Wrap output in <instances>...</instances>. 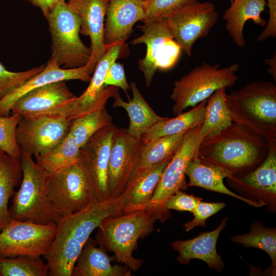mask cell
Listing matches in <instances>:
<instances>
[{"instance_id":"cell-20","label":"cell","mask_w":276,"mask_h":276,"mask_svg":"<svg viewBox=\"0 0 276 276\" xmlns=\"http://www.w3.org/2000/svg\"><path fill=\"white\" fill-rule=\"evenodd\" d=\"M91 78L87 65L62 68L49 59L44 69L0 100V116L9 117L14 103L28 92L45 85L61 81L80 80L89 82Z\"/></svg>"},{"instance_id":"cell-17","label":"cell","mask_w":276,"mask_h":276,"mask_svg":"<svg viewBox=\"0 0 276 276\" xmlns=\"http://www.w3.org/2000/svg\"><path fill=\"white\" fill-rule=\"evenodd\" d=\"M109 2V0H68L67 3L80 19V34L90 39L91 54L86 65L90 75L111 44H106L104 37L105 18Z\"/></svg>"},{"instance_id":"cell-43","label":"cell","mask_w":276,"mask_h":276,"mask_svg":"<svg viewBox=\"0 0 276 276\" xmlns=\"http://www.w3.org/2000/svg\"><path fill=\"white\" fill-rule=\"evenodd\" d=\"M33 6L39 8L46 17L55 6L59 3L65 2V0H27Z\"/></svg>"},{"instance_id":"cell-22","label":"cell","mask_w":276,"mask_h":276,"mask_svg":"<svg viewBox=\"0 0 276 276\" xmlns=\"http://www.w3.org/2000/svg\"><path fill=\"white\" fill-rule=\"evenodd\" d=\"M228 219L224 218L218 227L212 231L201 232L190 240L172 242V248L178 253L177 261L182 265H188L192 259H199L204 261L210 268L222 272L224 264L221 256L217 252L216 243Z\"/></svg>"},{"instance_id":"cell-8","label":"cell","mask_w":276,"mask_h":276,"mask_svg":"<svg viewBox=\"0 0 276 276\" xmlns=\"http://www.w3.org/2000/svg\"><path fill=\"white\" fill-rule=\"evenodd\" d=\"M127 49V44L124 41L111 44L98 62L89 85L84 91L73 101L44 115L61 116L72 121L106 108L108 100L113 98L119 90V88L116 86H104L106 73L113 62L128 55Z\"/></svg>"},{"instance_id":"cell-35","label":"cell","mask_w":276,"mask_h":276,"mask_svg":"<svg viewBox=\"0 0 276 276\" xmlns=\"http://www.w3.org/2000/svg\"><path fill=\"white\" fill-rule=\"evenodd\" d=\"M49 269L40 257H0V276H47Z\"/></svg>"},{"instance_id":"cell-15","label":"cell","mask_w":276,"mask_h":276,"mask_svg":"<svg viewBox=\"0 0 276 276\" xmlns=\"http://www.w3.org/2000/svg\"><path fill=\"white\" fill-rule=\"evenodd\" d=\"M47 191L49 202L59 218L79 212L93 202L85 177L77 163L50 175Z\"/></svg>"},{"instance_id":"cell-18","label":"cell","mask_w":276,"mask_h":276,"mask_svg":"<svg viewBox=\"0 0 276 276\" xmlns=\"http://www.w3.org/2000/svg\"><path fill=\"white\" fill-rule=\"evenodd\" d=\"M77 98L65 81L50 83L35 88L19 99L11 108V115L21 118L44 115Z\"/></svg>"},{"instance_id":"cell-11","label":"cell","mask_w":276,"mask_h":276,"mask_svg":"<svg viewBox=\"0 0 276 276\" xmlns=\"http://www.w3.org/2000/svg\"><path fill=\"white\" fill-rule=\"evenodd\" d=\"M116 128L112 124L100 129L80 148L77 163L85 177L93 202L111 199L108 187V163Z\"/></svg>"},{"instance_id":"cell-3","label":"cell","mask_w":276,"mask_h":276,"mask_svg":"<svg viewBox=\"0 0 276 276\" xmlns=\"http://www.w3.org/2000/svg\"><path fill=\"white\" fill-rule=\"evenodd\" d=\"M233 122L276 142V85L254 81L226 95Z\"/></svg>"},{"instance_id":"cell-10","label":"cell","mask_w":276,"mask_h":276,"mask_svg":"<svg viewBox=\"0 0 276 276\" xmlns=\"http://www.w3.org/2000/svg\"><path fill=\"white\" fill-rule=\"evenodd\" d=\"M138 26L143 34L130 43H144L145 57L139 60V68L144 74L146 85L149 86L157 69L168 70L177 62L181 49L174 39L165 18H145Z\"/></svg>"},{"instance_id":"cell-26","label":"cell","mask_w":276,"mask_h":276,"mask_svg":"<svg viewBox=\"0 0 276 276\" xmlns=\"http://www.w3.org/2000/svg\"><path fill=\"white\" fill-rule=\"evenodd\" d=\"M130 85L132 99L125 102L118 93L113 97L114 102L112 106L122 107L126 110L129 118V125L126 129L127 133L141 139L153 126L168 117L159 116L154 112L142 96L135 82H131Z\"/></svg>"},{"instance_id":"cell-44","label":"cell","mask_w":276,"mask_h":276,"mask_svg":"<svg viewBox=\"0 0 276 276\" xmlns=\"http://www.w3.org/2000/svg\"><path fill=\"white\" fill-rule=\"evenodd\" d=\"M276 56L275 54L270 59L265 61L266 63L269 66V68L267 70L273 77L274 81L276 80Z\"/></svg>"},{"instance_id":"cell-37","label":"cell","mask_w":276,"mask_h":276,"mask_svg":"<svg viewBox=\"0 0 276 276\" xmlns=\"http://www.w3.org/2000/svg\"><path fill=\"white\" fill-rule=\"evenodd\" d=\"M21 117L11 115L0 116V149L14 158L19 159L21 153L16 140V129Z\"/></svg>"},{"instance_id":"cell-32","label":"cell","mask_w":276,"mask_h":276,"mask_svg":"<svg viewBox=\"0 0 276 276\" xmlns=\"http://www.w3.org/2000/svg\"><path fill=\"white\" fill-rule=\"evenodd\" d=\"M80 147L69 134L55 148L36 158V162L50 175L77 163Z\"/></svg>"},{"instance_id":"cell-38","label":"cell","mask_w":276,"mask_h":276,"mask_svg":"<svg viewBox=\"0 0 276 276\" xmlns=\"http://www.w3.org/2000/svg\"><path fill=\"white\" fill-rule=\"evenodd\" d=\"M191 1L147 0L145 1V18H165Z\"/></svg>"},{"instance_id":"cell-2","label":"cell","mask_w":276,"mask_h":276,"mask_svg":"<svg viewBox=\"0 0 276 276\" xmlns=\"http://www.w3.org/2000/svg\"><path fill=\"white\" fill-rule=\"evenodd\" d=\"M269 142L248 128L233 122L214 135L202 138L196 155L202 162L242 176L261 164L266 158Z\"/></svg>"},{"instance_id":"cell-24","label":"cell","mask_w":276,"mask_h":276,"mask_svg":"<svg viewBox=\"0 0 276 276\" xmlns=\"http://www.w3.org/2000/svg\"><path fill=\"white\" fill-rule=\"evenodd\" d=\"M113 258L106 249L96 246L89 238L73 268L71 276H130L131 270L125 265H112Z\"/></svg>"},{"instance_id":"cell-19","label":"cell","mask_w":276,"mask_h":276,"mask_svg":"<svg viewBox=\"0 0 276 276\" xmlns=\"http://www.w3.org/2000/svg\"><path fill=\"white\" fill-rule=\"evenodd\" d=\"M105 16V43L126 41L133 31V25L146 17L145 1L109 0Z\"/></svg>"},{"instance_id":"cell-28","label":"cell","mask_w":276,"mask_h":276,"mask_svg":"<svg viewBox=\"0 0 276 276\" xmlns=\"http://www.w3.org/2000/svg\"><path fill=\"white\" fill-rule=\"evenodd\" d=\"M207 99L201 102L193 108L179 114L174 118H169L157 123L142 137L144 143L155 139L175 134L188 130L203 123L205 116Z\"/></svg>"},{"instance_id":"cell-34","label":"cell","mask_w":276,"mask_h":276,"mask_svg":"<svg viewBox=\"0 0 276 276\" xmlns=\"http://www.w3.org/2000/svg\"><path fill=\"white\" fill-rule=\"evenodd\" d=\"M112 118L106 108L71 121L68 133L81 148L100 129L112 124Z\"/></svg>"},{"instance_id":"cell-23","label":"cell","mask_w":276,"mask_h":276,"mask_svg":"<svg viewBox=\"0 0 276 276\" xmlns=\"http://www.w3.org/2000/svg\"><path fill=\"white\" fill-rule=\"evenodd\" d=\"M269 144L267 155L258 168L242 176L227 178L238 188L261 197L264 203L273 202L276 197V142Z\"/></svg>"},{"instance_id":"cell-4","label":"cell","mask_w":276,"mask_h":276,"mask_svg":"<svg viewBox=\"0 0 276 276\" xmlns=\"http://www.w3.org/2000/svg\"><path fill=\"white\" fill-rule=\"evenodd\" d=\"M157 220L150 210H138L104 218L97 228L96 241L106 250L113 252L118 261L134 271L142 266L144 260L135 258L133 252L137 241L150 235Z\"/></svg>"},{"instance_id":"cell-12","label":"cell","mask_w":276,"mask_h":276,"mask_svg":"<svg viewBox=\"0 0 276 276\" xmlns=\"http://www.w3.org/2000/svg\"><path fill=\"white\" fill-rule=\"evenodd\" d=\"M56 229L55 223L42 224L11 219L0 233V257H44L51 248Z\"/></svg>"},{"instance_id":"cell-31","label":"cell","mask_w":276,"mask_h":276,"mask_svg":"<svg viewBox=\"0 0 276 276\" xmlns=\"http://www.w3.org/2000/svg\"><path fill=\"white\" fill-rule=\"evenodd\" d=\"M188 130L144 143L136 170L145 169L172 157Z\"/></svg>"},{"instance_id":"cell-1","label":"cell","mask_w":276,"mask_h":276,"mask_svg":"<svg viewBox=\"0 0 276 276\" xmlns=\"http://www.w3.org/2000/svg\"><path fill=\"white\" fill-rule=\"evenodd\" d=\"M123 215L119 197L92 202L83 210L60 218L56 235L44 256L48 275L71 276L73 268L90 234L105 218Z\"/></svg>"},{"instance_id":"cell-7","label":"cell","mask_w":276,"mask_h":276,"mask_svg":"<svg viewBox=\"0 0 276 276\" xmlns=\"http://www.w3.org/2000/svg\"><path fill=\"white\" fill-rule=\"evenodd\" d=\"M45 18L52 40L50 59L64 68L86 65L90 59L91 49L81 40L80 19L67 3H58Z\"/></svg>"},{"instance_id":"cell-14","label":"cell","mask_w":276,"mask_h":276,"mask_svg":"<svg viewBox=\"0 0 276 276\" xmlns=\"http://www.w3.org/2000/svg\"><path fill=\"white\" fill-rule=\"evenodd\" d=\"M218 18L213 4L192 0L165 18L175 40L190 56L195 42L208 35Z\"/></svg>"},{"instance_id":"cell-25","label":"cell","mask_w":276,"mask_h":276,"mask_svg":"<svg viewBox=\"0 0 276 276\" xmlns=\"http://www.w3.org/2000/svg\"><path fill=\"white\" fill-rule=\"evenodd\" d=\"M185 175L189 178V187H199L226 194L255 207H260L265 204L263 201H253L230 191L225 186L223 179L232 176L233 174L221 167L201 162L195 154L187 166Z\"/></svg>"},{"instance_id":"cell-47","label":"cell","mask_w":276,"mask_h":276,"mask_svg":"<svg viewBox=\"0 0 276 276\" xmlns=\"http://www.w3.org/2000/svg\"><path fill=\"white\" fill-rule=\"evenodd\" d=\"M232 0H230V1H232Z\"/></svg>"},{"instance_id":"cell-30","label":"cell","mask_w":276,"mask_h":276,"mask_svg":"<svg viewBox=\"0 0 276 276\" xmlns=\"http://www.w3.org/2000/svg\"><path fill=\"white\" fill-rule=\"evenodd\" d=\"M226 89H217L207 99L205 116L200 127L202 139L216 134L233 123L226 100Z\"/></svg>"},{"instance_id":"cell-16","label":"cell","mask_w":276,"mask_h":276,"mask_svg":"<svg viewBox=\"0 0 276 276\" xmlns=\"http://www.w3.org/2000/svg\"><path fill=\"white\" fill-rule=\"evenodd\" d=\"M143 144L142 138L130 135L125 128H116L108 163V187L110 198L121 195L133 175Z\"/></svg>"},{"instance_id":"cell-9","label":"cell","mask_w":276,"mask_h":276,"mask_svg":"<svg viewBox=\"0 0 276 276\" xmlns=\"http://www.w3.org/2000/svg\"><path fill=\"white\" fill-rule=\"evenodd\" d=\"M201 125L187 131L181 143L164 169L153 195L145 209L152 212L162 222L170 216L169 210L166 208L169 198L176 191L187 190L189 187L185 171L202 139Z\"/></svg>"},{"instance_id":"cell-45","label":"cell","mask_w":276,"mask_h":276,"mask_svg":"<svg viewBox=\"0 0 276 276\" xmlns=\"http://www.w3.org/2000/svg\"><path fill=\"white\" fill-rule=\"evenodd\" d=\"M5 153L2 150H1L0 149V156L4 153Z\"/></svg>"},{"instance_id":"cell-40","label":"cell","mask_w":276,"mask_h":276,"mask_svg":"<svg viewBox=\"0 0 276 276\" xmlns=\"http://www.w3.org/2000/svg\"><path fill=\"white\" fill-rule=\"evenodd\" d=\"M202 198L189 195L181 190L176 191L168 199L166 204L168 210H175L180 212L188 211L193 213Z\"/></svg>"},{"instance_id":"cell-13","label":"cell","mask_w":276,"mask_h":276,"mask_svg":"<svg viewBox=\"0 0 276 276\" xmlns=\"http://www.w3.org/2000/svg\"><path fill=\"white\" fill-rule=\"evenodd\" d=\"M71 122L58 116L21 118L15 133L20 150L35 158L49 152L67 136Z\"/></svg>"},{"instance_id":"cell-36","label":"cell","mask_w":276,"mask_h":276,"mask_svg":"<svg viewBox=\"0 0 276 276\" xmlns=\"http://www.w3.org/2000/svg\"><path fill=\"white\" fill-rule=\"evenodd\" d=\"M45 64L23 72L8 71L0 61V100L41 72Z\"/></svg>"},{"instance_id":"cell-21","label":"cell","mask_w":276,"mask_h":276,"mask_svg":"<svg viewBox=\"0 0 276 276\" xmlns=\"http://www.w3.org/2000/svg\"><path fill=\"white\" fill-rule=\"evenodd\" d=\"M172 156L145 169L135 170L119 197L123 214L145 210Z\"/></svg>"},{"instance_id":"cell-46","label":"cell","mask_w":276,"mask_h":276,"mask_svg":"<svg viewBox=\"0 0 276 276\" xmlns=\"http://www.w3.org/2000/svg\"><path fill=\"white\" fill-rule=\"evenodd\" d=\"M142 1H147V0H142Z\"/></svg>"},{"instance_id":"cell-27","label":"cell","mask_w":276,"mask_h":276,"mask_svg":"<svg viewBox=\"0 0 276 276\" xmlns=\"http://www.w3.org/2000/svg\"><path fill=\"white\" fill-rule=\"evenodd\" d=\"M266 5V0H232L230 7L223 15L226 21L225 28L235 44L243 48L246 42L243 37V28L247 20L251 19L261 27L266 25L261 16Z\"/></svg>"},{"instance_id":"cell-6","label":"cell","mask_w":276,"mask_h":276,"mask_svg":"<svg viewBox=\"0 0 276 276\" xmlns=\"http://www.w3.org/2000/svg\"><path fill=\"white\" fill-rule=\"evenodd\" d=\"M238 63L220 67L204 62L174 83L170 98L173 101L172 111L175 116L189 107H194L207 99L220 88L230 87L238 80L236 73Z\"/></svg>"},{"instance_id":"cell-42","label":"cell","mask_w":276,"mask_h":276,"mask_svg":"<svg viewBox=\"0 0 276 276\" xmlns=\"http://www.w3.org/2000/svg\"><path fill=\"white\" fill-rule=\"evenodd\" d=\"M269 9V18L263 31L258 37L259 41L276 36V0H266Z\"/></svg>"},{"instance_id":"cell-5","label":"cell","mask_w":276,"mask_h":276,"mask_svg":"<svg viewBox=\"0 0 276 276\" xmlns=\"http://www.w3.org/2000/svg\"><path fill=\"white\" fill-rule=\"evenodd\" d=\"M22 177L9 209L11 219L47 224L59 217L48 199L47 187L49 173L35 162L32 156L20 150Z\"/></svg>"},{"instance_id":"cell-29","label":"cell","mask_w":276,"mask_h":276,"mask_svg":"<svg viewBox=\"0 0 276 276\" xmlns=\"http://www.w3.org/2000/svg\"><path fill=\"white\" fill-rule=\"evenodd\" d=\"M22 172L19 159L4 153L0 156V232L11 220L8 205L14 188L21 181Z\"/></svg>"},{"instance_id":"cell-41","label":"cell","mask_w":276,"mask_h":276,"mask_svg":"<svg viewBox=\"0 0 276 276\" xmlns=\"http://www.w3.org/2000/svg\"><path fill=\"white\" fill-rule=\"evenodd\" d=\"M104 84L105 87L114 86L122 89L129 100L127 90L131 88L127 82L123 64L115 61L110 65L106 73Z\"/></svg>"},{"instance_id":"cell-39","label":"cell","mask_w":276,"mask_h":276,"mask_svg":"<svg viewBox=\"0 0 276 276\" xmlns=\"http://www.w3.org/2000/svg\"><path fill=\"white\" fill-rule=\"evenodd\" d=\"M225 206L226 204L222 202H207L200 200L193 213L194 218L183 225L185 231H190L197 226L204 227L206 219L217 213Z\"/></svg>"},{"instance_id":"cell-33","label":"cell","mask_w":276,"mask_h":276,"mask_svg":"<svg viewBox=\"0 0 276 276\" xmlns=\"http://www.w3.org/2000/svg\"><path fill=\"white\" fill-rule=\"evenodd\" d=\"M231 240L248 247L258 248L266 252L270 257L272 267V273H275L276 267V229L266 227L259 222L251 225L249 233L236 235Z\"/></svg>"}]
</instances>
